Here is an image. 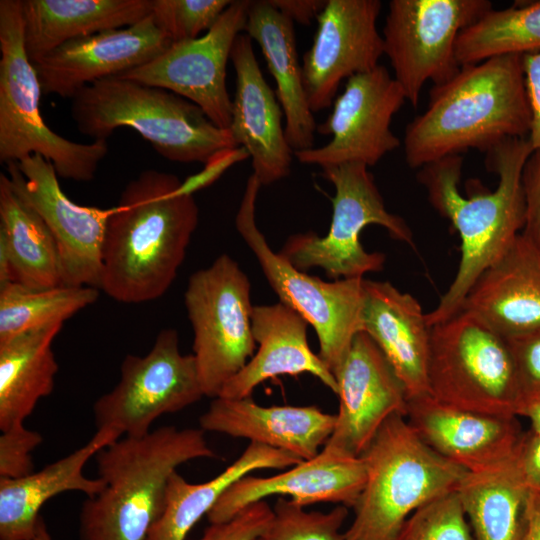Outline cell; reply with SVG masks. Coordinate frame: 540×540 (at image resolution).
Returning a JSON list of instances; mask_svg holds the SVG:
<instances>
[{
  "label": "cell",
  "instance_id": "44dd1931",
  "mask_svg": "<svg viewBox=\"0 0 540 540\" xmlns=\"http://www.w3.org/2000/svg\"><path fill=\"white\" fill-rule=\"evenodd\" d=\"M230 60L236 83L229 131L251 157L252 174L261 185H269L291 171L294 151L282 126L284 113L261 72L252 39L246 33L234 41Z\"/></svg>",
  "mask_w": 540,
  "mask_h": 540
},
{
  "label": "cell",
  "instance_id": "f35d334b",
  "mask_svg": "<svg viewBox=\"0 0 540 540\" xmlns=\"http://www.w3.org/2000/svg\"><path fill=\"white\" fill-rule=\"evenodd\" d=\"M42 436L24 425L3 431L0 436V478L15 479L33 472L32 452Z\"/></svg>",
  "mask_w": 540,
  "mask_h": 540
},
{
  "label": "cell",
  "instance_id": "60d3db41",
  "mask_svg": "<svg viewBox=\"0 0 540 540\" xmlns=\"http://www.w3.org/2000/svg\"><path fill=\"white\" fill-rule=\"evenodd\" d=\"M507 340L515 363L523 407L540 397V329Z\"/></svg>",
  "mask_w": 540,
  "mask_h": 540
},
{
  "label": "cell",
  "instance_id": "2e32d148",
  "mask_svg": "<svg viewBox=\"0 0 540 540\" xmlns=\"http://www.w3.org/2000/svg\"><path fill=\"white\" fill-rule=\"evenodd\" d=\"M249 0H234L204 35L170 47L120 77L171 91L199 106L218 127L229 129L232 100L226 66L237 36L245 31Z\"/></svg>",
  "mask_w": 540,
  "mask_h": 540
},
{
  "label": "cell",
  "instance_id": "c3c4849f",
  "mask_svg": "<svg viewBox=\"0 0 540 540\" xmlns=\"http://www.w3.org/2000/svg\"><path fill=\"white\" fill-rule=\"evenodd\" d=\"M519 416L528 418L531 422V428L540 431V397L524 404Z\"/></svg>",
  "mask_w": 540,
  "mask_h": 540
},
{
  "label": "cell",
  "instance_id": "603a6c76",
  "mask_svg": "<svg viewBox=\"0 0 540 540\" xmlns=\"http://www.w3.org/2000/svg\"><path fill=\"white\" fill-rule=\"evenodd\" d=\"M335 421V414L316 406H261L251 396L216 397L201 415L200 426L204 431L245 438L308 460L326 444Z\"/></svg>",
  "mask_w": 540,
  "mask_h": 540
},
{
  "label": "cell",
  "instance_id": "484cf974",
  "mask_svg": "<svg viewBox=\"0 0 540 540\" xmlns=\"http://www.w3.org/2000/svg\"><path fill=\"white\" fill-rule=\"evenodd\" d=\"M253 338L258 348L246 365L222 388L218 397H250L267 379L309 373L337 394L336 378L309 347L308 322L296 311L278 302L253 306Z\"/></svg>",
  "mask_w": 540,
  "mask_h": 540
},
{
  "label": "cell",
  "instance_id": "8992f818",
  "mask_svg": "<svg viewBox=\"0 0 540 540\" xmlns=\"http://www.w3.org/2000/svg\"><path fill=\"white\" fill-rule=\"evenodd\" d=\"M360 457L365 483L346 540H396L417 508L456 490L467 473L426 445L401 414L384 422Z\"/></svg>",
  "mask_w": 540,
  "mask_h": 540
},
{
  "label": "cell",
  "instance_id": "4316f807",
  "mask_svg": "<svg viewBox=\"0 0 540 540\" xmlns=\"http://www.w3.org/2000/svg\"><path fill=\"white\" fill-rule=\"evenodd\" d=\"M119 438L116 430L97 429L86 444L43 469L20 478H0V540H33L42 506L63 492L98 494L104 481L86 477L84 467Z\"/></svg>",
  "mask_w": 540,
  "mask_h": 540
},
{
  "label": "cell",
  "instance_id": "9a60e30c",
  "mask_svg": "<svg viewBox=\"0 0 540 540\" xmlns=\"http://www.w3.org/2000/svg\"><path fill=\"white\" fill-rule=\"evenodd\" d=\"M16 190L38 212L56 242L61 284L100 290L103 248L114 207L103 209L74 203L63 192L52 163L31 155L7 164Z\"/></svg>",
  "mask_w": 540,
  "mask_h": 540
},
{
  "label": "cell",
  "instance_id": "4fadbf2b",
  "mask_svg": "<svg viewBox=\"0 0 540 540\" xmlns=\"http://www.w3.org/2000/svg\"><path fill=\"white\" fill-rule=\"evenodd\" d=\"M203 396L193 354L180 352L175 329H164L146 355L124 358L118 383L95 401L93 414L97 429L141 437L162 415L178 412Z\"/></svg>",
  "mask_w": 540,
  "mask_h": 540
},
{
  "label": "cell",
  "instance_id": "52a82bcc",
  "mask_svg": "<svg viewBox=\"0 0 540 540\" xmlns=\"http://www.w3.org/2000/svg\"><path fill=\"white\" fill-rule=\"evenodd\" d=\"M0 54V161L20 162L37 154L64 179L92 181L108 142H74L45 123L39 105L42 89L24 47L21 0L0 1Z\"/></svg>",
  "mask_w": 540,
  "mask_h": 540
},
{
  "label": "cell",
  "instance_id": "ba28073f",
  "mask_svg": "<svg viewBox=\"0 0 540 540\" xmlns=\"http://www.w3.org/2000/svg\"><path fill=\"white\" fill-rule=\"evenodd\" d=\"M430 395L447 405L519 416L522 396L508 340L459 310L430 327Z\"/></svg>",
  "mask_w": 540,
  "mask_h": 540
},
{
  "label": "cell",
  "instance_id": "ee69618b",
  "mask_svg": "<svg viewBox=\"0 0 540 540\" xmlns=\"http://www.w3.org/2000/svg\"><path fill=\"white\" fill-rule=\"evenodd\" d=\"M517 460L532 491H540V431H524L517 447Z\"/></svg>",
  "mask_w": 540,
  "mask_h": 540
},
{
  "label": "cell",
  "instance_id": "e0dca14e",
  "mask_svg": "<svg viewBox=\"0 0 540 540\" xmlns=\"http://www.w3.org/2000/svg\"><path fill=\"white\" fill-rule=\"evenodd\" d=\"M379 0H327L313 43L303 56V84L311 111L332 106L340 84L369 72L384 55L377 29Z\"/></svg>",
  "mask_w": 540,
  "mask_h": 540
},
{
  "label": "cell",
  "instance_id": "ac0fdd59",
  "mask_svg": "<svg viewBox=\"0 0 540 540\" xmlns=\"http://www.w3.org/2000/svg\"><path fill=\"white\" fill-rule=\"evenodd\" d=\"M339 408L326 446L360 457L384 422L406 415L408 397L390 363L364 331L334 372Z\"/></svg>",
  "mask_w": 540,
  "mask_h": 540
},
{
  "label": "cell",
  "instance_id": "8d00e7d4",
  "mask_svg": "<svg viewBox=\"0 0 540 540\" xmlns=\"http://www.w3.org/2000/svg\"><path fill=\"white\" fill-rule=\"evenodd\" d=\"M396 540H474L457 491L417 508L403 524Z\"/></svg>",
  "mask_w": 540,
  "mask_h": 540
},
{
  "label": "cell",
  "instance_id": "d6986e66",
  "mask_svg": "<svg viewBox=\"0 0 540 540\" xmlns=\"http://www.w3.org/2000/svg\"><path fill=\"white\" fill-rule=\"evenodd\" d=\"M171 44L150 14L128 27L67 41L33 65L44 94L71 99L94 82L150 62Z\"/></svg>",
  "mask_w": 540,
  "mask_h": 540
},
{
  "label": "cell",
  "instance_id": "1f68e13d",
  "mask_svg": "<svg viewBox=\"0 0 540 540\" xmlns=\"http://www.w3.org/2000/svg\"><path fill=\"white\" fill-rule=\"evenodd\" d=\"M63 324L0 343V429L24 425L39 400L53 392L58 372L52 343Z\"/></svg>",
  "mask_w": 540,
  "mask_h": 540
},
{
  "label": "cell",
  "instance_id": "5b68a950",
  "mask_svg": "<svg viewBox=\"0 0 540 540\" xmlns=\"http://www.w3.org/2000/svg\"><path fill=\"white\" fill-rule=\"evenodd\" d=\"M71 100L77 129L94 140H107L117 128L129 127L170 161L206 165L238 147L229 129L163 88L115 76L84 87Z\"/></svg>",
  "mask_w": 540,
  "mask_h": 540
},
{
  "label": "cell",
  "instance_id": "8fae6325",
  "mask_svg": "<svg viewBox=\"0 0 540 540\" xmlns=\"http://www.w3.org/2000/svg\"><path fill=\"white\" fill-rule=\"evenodd\" d=\"M184 302L200 384L204 396L216 398L257 349L249 279L233 258L222 254L190 276Z\"/></svg>",
  "mask_w": 540,
  "mask_h": 540
},
{
  "label": "cell",
  "instance_id": "4dcf8cb0",
  "mask_svg": "<svg viewBox=\"0 0 540 540\" xmlns=\"http://www.w3.org/2000/svg\"><path fill=\"white\" fill-rule=\"evenodd\" d=\"M301 461L287 451L250 442L238 459L204 483H190L174 472L168 481L163 513L147 540H185L193 526L239 479L255 470L285 469Z\"/></svg>",
  "mask_w": 540,
  "mask_h": 540
},
{
  "label": "cell",
  "instance_id": "277c9868",
  "mask_svg": "<svg viewBox=\"0 0 540 540\" xmlns=\"http://www.w3.org/2000/svg\"><path fill=\"white\" fill-rule=\"evenodd\" d=\"M215 456L202 429L163 426L119 438L95 456L105 486L83 502L79 539L147 540L163 513L171 475L191 460Z\"/></svg>",
  "mask_w": 540,
  "mask_h": 540
},
{
  "label": "cell",
  "instance_id": "b9f144b4",
  "mask_svg": "<svg viewBox=\"0 0 540 540\" xmlns=\"http://www.w3.org/2000/svg\"><path fill=\"white\" fill-rule=\"evenodd\" d=\"M525 222L521 235L540 254V152L534 151L523 170Z\"/></svg>",
  "mask_w": 540,
  "mask_h": 540
},
{
  "label": "cell",
  "instance_id": "cb8c5ba5",
  "mask_svg": "<svg viewBox=\"0 0 540 540\" xmlns=\"http://www.w3.org/2000/svg\"><path fill=\"white\" fill-rule=\"evenodd\" d=\"M461 309L506 339L540 329V254L521 233L479 276Z\"/></svg>",
  "mask_w": 540,
  "mask_h": 540
},
{
  "label": "cell",
  "instance_id": "83f0119b",
  "mask_svg": "<svg viewBox=\"0 0 540 540\" xmlns=\"http://www.w3.org/2000/svg\"><path fill=\"white\" fill-rule=\"evenodd\" d=\"M246 34L256 41L276 83V97L285 116V136L295 151L314 147L317 125L306 97L294 23L268 0L251 1Z\"/></svg>",
  "mask_w": 540,
  "mask_h": 540
},
{
  "label": "cell",
  "instance_id": "d4e9b609",
  "mask_svg": "<svg viewBox=\"0 0 540 540\" xmlns=\"http://www.w3.org/2000/svg\"><path fill=\"white\" fill-rule=\"evenodd\" d=\"M361 327L380 348L408 399L429 392L430 327L409 293L389 282L364 280Z\"/></svg>",
  "mask_w": 540,
  "mask_h": 540
},
{
  "label": "cell",
  "instance_id": "30bf717a",
  "mask_svg": "<svg viewBox=\"0 0 540 540\" xmlns=\"http://www.w3.org/2000/svg\"><path fill=\"white\" fill-rule=\"evenodd\" d=\"M261 184L248 178L235 218L236 229L251 249L282 304L296 311L313 327L319 357L333 373L347 354L355 335L362 331L364 278L326 282L294 267L268 245L255 220Z\"/></svg>",
  "mask_w": 540,
  "mask_h": 540
},
{
  "label": "cell",
  "instance_id": "7c38bea8",
  "mask_svg": "<svg viewBox=\"0 0 540 540\" xmlns=\"http://www.w3.org/2000/svg\"><path fill=\"white\" fill-rule=\"evenodd\" d=\"M492 9L488 0H391L383 28L384 54L413 107L427 81L440 85L460 70L456 42Z\"/></svg>",
  "mask_w": 540,
  "mask_h": 540
},
{
  "label": "cell",
  "instance_id": "ab89813d",
  "mask_svg": "<svg viewBox=\"0 0 540 540\" xmlns=\"http://www.w3.org/2000/svg\"><path fill=\"white\" fill-rule=\"evenodd\" d=\"M273 516L265 500L252 503L231 519L210 523L197 540H255L266 529Z\"/></svg>",
  "mask_w": 540,
  "mask_h": 540
},
{
  "label": "cell",
  "instance_id": "7402d4cb",
  "mask_svg": "<svg viewBox=\"0 0 540 540\" xmlns=\"http://www.w3.org/2000/svg\"><path fill=\"white\" fill-rule=\"evenodd\" d=\"M361 457L324 445L317 455L269 477L246 475L235 482L207 514L210 523L224 522L268 496H289L307 506L329 502L352 507L365 483Z\"/></svg>",
  "mask_w": 540,
  "mask_h": 540
},
{
  "label": "cell",
  "instance_id": "ffe728a7",
  "mask_svg": "<svg viewBox=\"0 0 540 540\" xmlns=\"http://www.w3.org/2000/svg\"><path fill=\"white\" fill-rule=\"evenodd\" d=\"M405 417L426 445L467 472L510 459L524 433L518 416L464 410L430 394L408 399Z\"/></svg>",
  "mask_w": 540,
  "mask_h": 540
},
{
  "label": "cell",
  "instance_id": "7dc6e473",
  "mask_svg": "<svg viewBox=\"0 0 540 540\" xmlns=\"http://www.w3.org/2000/svg\"><path fill=\"white\" fill-rule=\"evenodd\" d=\"M15 282L11 255L6 238L0 233V286Z\"/></svg>",
  "mask_w": 540,
  "mask_h": 540
},
{
  "label": "cell",
  "instance_id": "bcb514c9",
  "mask_svg": "<svg viewBox=\"0 0 540 540\" xmlns=\"http://www.w3.org/2000/svg\"><path fill=\"white\" fill-rule=\"evenodd\" d=\"M525 540H540V491L531 492Z\"/></svg>",
  "mask_w": 540,
  "mask_h": 540
},
{
  "label": "cell",
  "instance_id": "f1b7e54d",
  "mask_svg": "<svg viewBox=\"0 0 540 540\" xmlns=\"http://www.w3.org/2000/svg\"><path fill=\"white\" fill-rule=\"evenodd\" d=\"M24 47L35 63L72 39L134 25L152 0H21Z\"/></svg>",
  "mask_w": 540,
  "mask_h": 540
},
{
  "label": "cell",
  "instance_id": "e575fe53",
  "mask_svg": "<svg viewBox=\"0 0 540 540\" xmlns=\"http://www.w3.org/2000/svg\"><path fill=\"white\" fill-rule=\"evenodd\" d=\"M99 289L59 285L31 289L11 282L0 286V343L54 324H63L93 304Z\"/></svg>",
  "mask_w": 540,
  "mask_h": 540
},
{
  "label": "cell",
  "instance_id": "9c48e42d",
  "mask_svg": "<svg viewBox=\"0 0 540 540\" xmlns=\"http://www.w3.org/2000/svg\"><path fill=\"white\" fill-rule=\"evenodd\" d=\"M322 175L335 188L331 224L323 237L307 232L286 240L279 254L294 267L301 271L319 267L335 280L364 278L366 273L381 271L385 255L367 252L360 242L361 231L370 224L384 227L391 238L413 246L410 227L402 217L386 209L366 165L326 167Z\"/></svg>",
  "mask_w": 540,
  "mask_h": 540
},
{
  "label": "cell",
  "instance_id": "5bb4252c",
  "mask_svg": "<svg viewBox=\"0 0 540 540\" xmlns=\"http://www.w3.org/2000/svg\"><path fill=\"white\" fill-rule=\"evenodd\" d=\"M405 101L402 87L385 66L354 75L335 98L327 119L317 126L319 134L331 136L330 141L295 151L294 156L321 169L344 163L374 166L400 146L391 122Z\"/></svg>",
  "mask_w": 540,
  "mask_h": 540
},
{
  "label": "cell",
  "instance_id": "7a4b0ae2",
  "mask_svg": "<svg viewBox=\"0 0 540 540\" xmlns=\"http://www.w3.org/2000/svg\"><path fill=\"white\" fill-rule=\"evenodd\" d=\"M534 152L526 138L506 139L486 152V167L498 176L495 191H459L463 158L451 155L420 168L417 180L432 207L461 239L458 270L437 307L426 313L429 327L457 313L479 276L512 245L525 222L523 170Z\"/></svg>",
  "mask_w": 540,
  "mask_h": 540
},
{
  "label": "cell",
  "instance_id": "f546056e",
  "mask_svg": "<svg viewBox=\"0 0 540 540\" xmlns=\"http://www.w3.org/2000/svg\"><path fill=\"white\" fill-rule=\"evenodd\" d=\"M474 540H525L532 490L516 453L485 470L467 472L456 489Z\"/></svg>",
  "mask_w": 540,
  "mask_h": 540
},
{
  "label": "cell",
  "instance_id": "d590c367",
  "mask_svg": "<svg viewBox=\"0 0 540 540\" xmlns=\"http://www.w3.org/2000/svg\"><path fill=\"white\" fill-rule=\"evenodd\" d=\"M347 508L338 505L329 512L306 511L293 500L279 497L270 523L255 540H346L340 530Z\"/></svg>",
  "mask_w": 540,
  "mask_h": 540
},
{
  "label": "cell",
  "instance_id": "3957f363",
  "mask_svg": "<svg viewBox=\"0 0 540 540\" xmlns=\"http://www.w3.org/2000/svg\"><path fill=\"white\" fill-rule=\"evenodd\" d=\"M523 55L509 54L461 66L433 85L425 111L406 126L404 156L421 168L469 149L487 152L509 138H526L531 127Z\"/></svg>",
  "mask_w": 540,
  "mask_h": 540
},
{
  "label": "cell",
  "instance_id": "836d02e7",
  "mask_svg": "<svg viewBox=\"0 0 540 540\" xmlns=\"http://www.w3.org/2000/svg\"><path fill=\"white\" fill-rule=\"evenodd\" d=\"M540 50V1L489 10L466 27L456 42L460 66L473 65L489 58Z\"/></svg>",
  "mask_w": 540,
  "mask_h": 540
},
{
  "label": "cell",
  "instance_id": "6da1fadb",
  "mask_svg": "<svg viewBox=\"0 0 540 540\" xmlns=\"http://www.w3.org/2000/svg\"><path fill=\"white\" fill-rule=\"evenodd\" d=\"M171 173L148 169L124 188L109 219L101 286L127 304L166 293L182 264L199 220L193 195Z\"/></svg>",
  "mask_w": 540,
  "mask_h": 540
},
{
  "label": "cell",
  "instance_id": "74e56055",
  "mask_svg": "<svg viewBox=\"0 0 540 540\" xmlns=\"http://www.w3.org/2000/svg\"><path fill=\"white\" fill-rule=\"evenodd\" d=\"M231 0H152L151 16L172 43L192 40L207 32Z\"/></svg>",
  "mask_w": 540,
  "mask_h": 540
},
{
  "label": "cell",
  "instance_id": "d6a6232c",
  "mask_svg": "<svg viewBox=\"0 0 540 540\" xmlns=\"http://www.w3.org/2000/svg\"><path fill=\"white\" fill-rule=\"evenodd\" d=\"M0 233L8 243L16 283L31 289L62 285L53 235L4 173L0 174Z\"/></svg>",
  "mask_w": 540,
  "mask_h": 540
},
{
  "label": "cell",
  "instance_id": "f6af8a7d",
  "mask_svg": "<svg viewBox=\"0 0 540 540\" xmlns=\"http://www.w3.org/2000/svg\"><path fill=\"white\" fill-rule=\"evenodd\" d=\"M268 2L293 23L309 25L324 10L327 0H268Z\"/></svg>",
  "mask_w": 540,
  "mask_h": 540
},
{
  "label": "cell",
  "instance_id": "681fc988",
  "mask_svg": "<svg viewBox=\"0 0 540 540\" xmlns=\"http://www.w3.org/2000/svg\"><path fill=\"white\" fill-rule=\"evenodd\" d=\"M33 540H52L47 528H46V525H45V522L44 520L42 519V517L40 516L39 520H38V523H37V527H36V532H35V536H34V539Z\"/></svg>",
  "mask_w": 540,
  "mask_h": 540
},
{
  "label": "cell",
  "instance_id": "7bdbcfd3",
  "mask_svg": "<svg viewBox=\"0 0 540 540\" xmlns=\"http://www.w3.org/2000/svg\"><path fill=\"white\" fill-rule=\"evenodd\" d=\"M525 88L531 112L528 139L534 151L540 152V50L523 55Z\"/></svg>",
  "mask_w": 540,
  "mask_h": 540
}]
</instances>
